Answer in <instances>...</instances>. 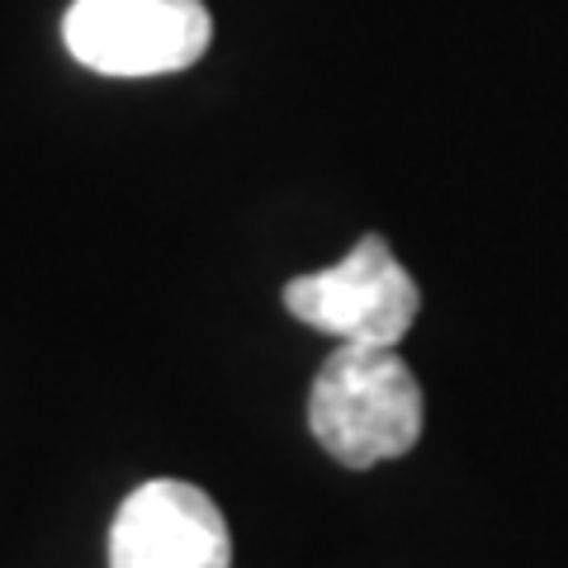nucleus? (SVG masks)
<instances>
[{
  "mask_svg": "<svg viewBox=\"0 0 568 568\" xmlns=\"http://www.w3.org/2000/svg\"><path fill=\"white\" fill-rule=\"evenodd\" d=\"M67 52L100 77H166L209 52L204 0H71Z\"/></svg>",
  "mask_w": 568,
  "mask_h": 568,
  "instance_id": "obj_3",
  "label": "nucleus"
},
{
  "mask_svg": "<svg viewBox=\"0 0 568 568\" xmlns=\"http://www.w3.org/2000/svg\"><path fill=\"white\" fill-rule=\"evenodd\" d=\"M284 308L336 342L398 346L417 323L422 294L394 246L365 233L336 265L284 284Z\"/></svg>",
  "mask_w": 568,
  "mask_h": 568,
  "instance_id": "obj_2",
  "label": "nucleus"
},
{
  "mask_svg": "<svg viewBox=\"0 0 568 568\" xmlns=\"http://www.w3.org/2000/svg\"><path fill=\"white\" fill-rule=\"evenodd\" d=\"M308 432L346 469H375L413 450L422 440V384L398 346H336L313 379Z\"/></svg>",
  "mask_w": 568,
  "mask_h": 568,
  "instance_id": "obj_1",
  "label": "nucleus"
},
{
  "mask_svg": "<svg viewBox=\"0 0 568 568\" xmlns=\"http://www.w3.org/2000/svg\"><path fill=\"white\" fill-rule=\"evenodd\" d=\"M110 568H233V536L204 488L152 478L123 497L110 526Z\"/></svg>",
  "mask_w": 568,
  "mask_h": 568,
  "instance_id": "obj_4",
  "label": "nucleus"
}]
</instances>
